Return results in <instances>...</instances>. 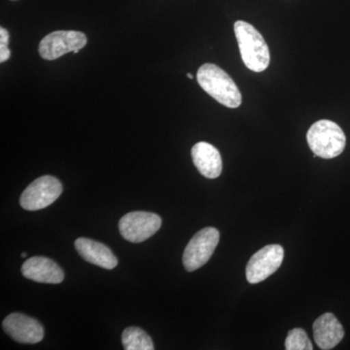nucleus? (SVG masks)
Instances as JSON below:
<instances>
[{
  "mask_svg": "<svg viewBox=\"0 0 350 350\" xmlns=\"http://www.w3.org/2000/svg\"><path fill=\"white\" fill-rule=\"evenodd\" d=\"M198 83L214 100L229 108L241 105V94L234 80L213 64H202L197 73Z\"/></svg>",
  "mask_w": 350,
  "mask_h": 350,
  "instance_id": "f257e3e1",
  "label": "nucleus"
},
{
  "mask_svg": "<svg viewBox=\"0 0 350 350\" xmlns=\"http://www.w3.org/2000/svg\"><path fill=\"white\" fill-rule=\"evenodd\" d=\"M239 52L246 68L254 72H262L268 68L271 55L268 44L262 34L253 25L238 21L234 25Z\"/></svg>",
  "mask_w": 350,
  "mask_h": 350,
  "instance_id": "f03ea898",
  "label": "nucleus"
},
{
  "mask_svg": "<svg viewBox=\"0 0 350 350\" xmlns=\"http://www.w3.org/2000/svg\"><path fill=\"white\" fill-rule=\"evenodd\" d=\"M313 157L333 159L344 152L347 138L344 131L335 122L320 120L310 126L306 135Z\"/></svg>",
  "mask_w": 350,
  "mask_h": 350,
  "instance_id": "7ed1b4c3",
  "label": "nucleus"
},
{
  "mask_svg": "<svg viewBox=\"0 0 350 350\" xmlns=\"http://www.w3.org/2000/svg\"><path fill=\"white\" fill-rule=\"evenodd\" d=\"M220 234L213 227L200 230L191 239L183 253V266L188 271L202 268L213 256L217 247Z\"/></svg>",
  "mask_w": 350,
  "mask_h": 350,
  "instance_id": "20e7f679",
  "label": "nucleus"
},
{
  "mask_svg": "<svg viewBox=\"0 0 350 350\" xmlns=\"http://www.w3.org/2000/svg\"><path fill=\"white\" fill-rule=\"evenodd\" d=\"M63 192V185L56 177L44 175L29 184L20 198L25 211H36L49 206Z\"/></svg>",
  "mask_w": 350,
  "mask_h": 350,
  "instance_id": "39448f33",
  "label": "nucleus"
},
{
  "mask_svg": "<svg viewBox=\"0 0 350 350\" xmlns=\"http://www.w3.org/2000/svg\"><path fill=\"white\" fill-rule=\"evenodd\" d=\"M162 219L155 213L133 211L124 215L119 222V231L126 241L144 243L160 230Z\"/></svg>",
  "mask_w": 350,
  "mask_h": 350,
  "instance_id": "423d86ee",
  "label": "nucleus"
},
{
  "mask_svg": "<svg viewBox=\"0 0 350 350\" xmlns=\"http://www.w3.org/2000/svg\"><path fill=\"white\" fill-rule=\"evenodd\" d=\"M86 36L80 31H59L51 32L40 41L39 54L47 61L59 59L66 53L77 54L87 45Z\"/></svg>",
  "mask_w": 350,
  "mask_h": 350,
  "instance_id": "0eeeda50",
  "label": "nucleus"
},
{
  "mask_svg": "<svg viewBox=\"0 0 350 350\" xmlns=\"http://www.w3.org/2000/svg\"><path fill=\"white\" fill-rule=\"evenodd\" d=\"M284 258V250L278 244H269L257 251L250 258L245 273L248 282L251 284L262 282L269 276L275 273L282 266Z\"/></svg>",
  "mask_w": 350,
  "mask_h": 350,
  "instance_id": "6e6552de",
  "label": "nucleus"
},
{
  "mask_svg": "<svg viewBox=\"0 0 350 350\" xmlns=\"http://www.w3.org/2000/svg\"><path fill=\"white\" fill-rule=\"evenodd\" d=\"M2 327L9 337L20 344L36 345L44 338V329L40 322L22 313L9 314Z\"/></svg>",
  "mask_w": 350,
  "mask_h": 350,
  "instance_id": "1a4fd4ad",
  "label": "nucleus"
},
{
  "mask_svg": "<svg viewBox=\"0 0 350 350\" xmlns=\"http://www.w3.org/2000/svg\"><path fill=\"white\" fill-rule=\"evenodd\" d=\"M27 280L38 283L59 284L63 282L64 273L61 267L49 258L36 256L29 258L21 269Z\"/></svg>",
  "mask_w": 350,
  "mask_h": 350,
  "instance_id": "9d476101",
  "label": "nucleus"
},
{
  "mask_svg": "<svg viewBox=\"0 0 350 350\" xmlns=\"http://www.w3.org/2000/svg\"><path fill=\"white\" fill-rule=\"evenodd\" d=\"M312 329L313 338L320 349H334L344 338V328L333 313L322 314L315 320Z\"/></svg>",
  "mask_w": 350,
  "mask_h": 350,
  "instance_id": "9b49d317",
  "label": "nucleus"
},
{
  "mask_svg": "<svg viewBox=\"0 0 350 350\" xmlns=\"http://www.w3.org/2000/svg\"><path fill=\"white\" fill-rule=\"evenodd\" d=\"M75 248L80 256L88 262L103 269H113L118 265V259L105 244L86 238L75 241Z\"/></svg>",
  "mask_w": 350,
  "mask_h": 350,
  "instance_id": "f8f14e48",
  "label": "nucleus"
},
{
  "mask_svg": "<svg viewBox=\"0 0 350 350\" xmlns=\"http://www.w3.org/2000/svg\"><path fill=\"white\" fill-rule=\"evenodd\" d=\"M193 162L200 174L206 178H217L222 172V158L217 148L207 142H198L191 151Z\"/></svg>",
  "mask_w": 350,
  "mask_h": 350,
  "instance_id": "ddd939ff",
  "label": "nucleus"
},
{
  "mask_svg": "<svg viewBox=\"0 0 350 350\" xmlns=\"http://www.w3.org/2000/svg\"><path fill=\"white\" fill-rule=\"evenodd\" d=\"M122 344L126 350H153L152 338L138 327H129L122 335Z\"/></svg>",
  "mask_w": 350,
  "mask_h": 350,
  "instance_id": "4468645a",
  "label": "nucleus"
},
{
  "mask_svg": "<svg viewBox=\"0 0 350 350\" xmlns=\"http://www.w3.org/2000/svg\"><path fill=\"white\" fill-rule=\"evenodd\" d=\"M285 349L287 350H312L313 347L306 331L301 328H296L288 333L286 340H285Z\"/></svg>",
  "mask_w": 350,
  "mask_h": 350,
  "instance_id": "2eb2a0df",
  "label": "nucleus"
},
{
  "mask_svg": "<svg viewBox=\"0 0 350 350\" xmlns=\"http://www.w3.org/2000/svg\"><path fill=\"white\" fill-rule=\"evenodd\" d=\"M9 32L3 27H0V63H4L11 56L8 47Z\"/></svg>",
  "mask_w": 350,
  "mask_h": 350,
  "instance_id": "dca6fc26",
  "label": "nucleus"
},
{
  "mask_svg": "<svg viewBox=\"0 0 350 350\" xmlns=\"http://www.w3.org/2000/svg\"><path fill=\"white\" fill-rule=\"evenodd\" d=\"M187 77H188V78H190V79H193V75H190V73H188V75H187Z\"/></svg>",
  "mask_w": 350,
  "mask_h": 350,
  "instance_id": "f3484780",
  "label": "nucleus"
},
{
  "mask_svg": "<svg viewBox=\"0 0 350 350\" xmlns=\"http://www.w3.org/2000/svg\"><path fill=\"white\" fill-rule=\"evenodd\" d=\"M22 257H23V258H25V257H27V253H25V252L22 253Z\"/></svg>",
  "mask_w": 350,
  "mask_h": 350,
  "instance_id": "a211bd4d",
  "label": "nucleus"
},
{
  "mask_svg": "<svg viewBox=\"0 0 350 350\" xmlns=\"http://www.w3.org/2000/svg\"><path fill=\"white\" fill-rule=\"evenodd\" d=\"M12 1H17V0H12Z\"/></svg>",
  "mask_w": 350,
  "mask_h": 350,
  "instance_id": "6ab92c4d",
  "label": "nucleus"
}]
</instances>
